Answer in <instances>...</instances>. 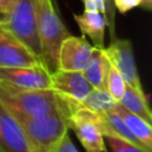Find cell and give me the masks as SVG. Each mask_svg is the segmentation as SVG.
I'll list each match as a JSON object with an SVG mask.
<instances>
[{"instance_id":"e0dca14e","label":"cell","mask_w":152,"mask_h":152,"mask_svg":"<svg viewBox=\"0 0 152 152\" xmlns=\"http://www.w3.org/2000/svg\"><path fill=\"white\" fill-rule=\"evenodd\" d=\"M126 88V82L124 81L122 76L119 74V71L110 64L108 75H107V81H106V89L107 91L113 96L115 101L119 102L121 99L124 91Z\"/></svg>"},{"instance_id":"5b68a950","label":"cell","mask_w":152,"mask_h":152,"mask_svg":"<svg viewBox=\"0 0 152 152\" xmlns=\"http://www.w3.org/2000/svg\"><path fill=\"white\" fill-rule=\"evenodd\" d=\"M69 128H72L78 141L87 152H106L103 134L100 131L97 114L80 106L69 116Z\"/></svg>"},{"instance_id":"277c9868","label":"cell","mask_w":152,"mask_h":152,"mask_svg":"<svg viewBox=\"0 0 152 152\" xmlns=\"http://www.w3.org/2000/svg\"><path fill=\"white\" fill-rule=\"evenodd\" d=\"M2 25L40 59V42L34 0H18L7 21Z\"/></svg>"},{"instance_id":"52a82bcc","label":"cell","mask_w":152,"mask_h":152,"mask_svg":"<svg viewBox=\"0 0 152 152\" xmlns=\"http://www.w3.org/2000/svg\"><path fill=\"white\" fill-rule=\"evenodd\" d=\"M0 81L24 89H52L51 74L42 64L32 66H0Z\"/></svg>"},{"instance_id":"30bf717a","label":"cell","mask_w":152,"mask_h":152,"mask_svg":"<svg viewBox=\"0 0 152 152\" xmlns=\"http://www.w3.org/2000/svg\"><path fill=\"white\" fill-rule=\"evenodd\" d=\"M0 152H32L30 142L17 121L0 104Z\"/></svg>"},{"instance_id":"5bb4252c","label":"cell","mask_w":152,"mask_h":152,"mask_svg":"<svg viewBox=\"0 0 152 152\" xmlns=\"http://www.w3.org/2000/svg\"><path fill=\"white\" fill-rule=\"evenodd\" d=\"M125 121L132 134L135 137V139L142 145V147L146 150V152H152V127L151 124L141 119L140 116L128 112L125 109L119 102L113 108Z\"/></svg>"},{"instance_id":"d6986e66","label":"cell","mask_w":152,"mask_h":152,"mask_svg":"<svg viewBox=\"0 0 152 152\" xmlns=\"http://www.w3.org/2000/svg\"><path fill=\"white\" fill-rule=\"evenodd\" d=\"M104 1V7H106V21H107V28L109 32V37H110V42L114 40L116 38L115 36V7H114V2L113 0H103Z\"/></svg>"},{"instance_id":"ba28073f","label":"cell","mask_w":152,"mask_h":152,"mask_svg":"<svg viewBox=\"0 0 152 152\" xmlns=\"http://www.w3.org/2000/svg\"><path fill=\"white\" fill-rule=\"evenodd\" d=\"M94 49L84 36H68L59 46L58 69L65 71H83Z\"/></svg>"},{"instance_id":"3957f363","label":"cell","mask_w":152,"mask_h":152,"mask_svg":"<svg viewBox=\"0 0 152 152\" xmlns=\"http://www.w3.org/2000/svg\"><path fill=\"white\" fill-rule=\"evenodd\" d=\"M70 114L63 110H57L51 114L32 118L18 119L32 152H56L58 144L69 128Z\"/></svg>"},{"instance_id":"2e32d148","label":"cell","mask_w":152,"mask_h":152,"mask_svg":"<svg viewBox=\"0 0 152 152\" xmlns=\"http://www.w3.org/2000/svg\"><path fill=\"white\" fill-rule=\"evenodd\" d=\"M118 101L113 99V96L106 89H96L93 88L88 96L80 102V106L96 114H101L108 110H112L116 106Z\"/></svg>"},{"instance_id":"ac0fdd59","label":"cell","mask_w":152,"mask_h":152,"mask_svg":"<svg viewBox=\"0 0 152 152\" xmlns=\"http://www.w3.org/2000/svg\"><path fill=\"white\" fill-rule=\"evenodd\" d=\"M103 138L107 139V142L113 152H142L137 146H134L131 142H128L124 139H120L118 137L108 135V137H103Z\"/></svg>"},{"instance_id":"9c48e42d","label":"cell","mask_w":152,"mask_h":152,"mask_svg":"<svg viewBox=\"0 0 152 152\" xmlns=\"http://www.w3.org/2000/svg\"><path fill=\"white\" fill-rule=\"evenodd\" d=\"M43 63L4 25H0V66H32Z\"/></svg>"},{"instance_id":"7a4b0ae2","label":"cell","mask_w":152,"mask_h":152,"mask_svg":"<svg viewBox=\"0 0 152 152\" xmlns=\"http://www.w3.org/2000/svg\"><path fill=\"white\" fill-rule=\"evenodd\" d=\"M34 1L40 42V59L46 70L52 74L58 70L59 46L70 33L56 12L52 0Z\"/></svg>"},{"instance_id":"7402d4cb","label":"cell","mask_w":152,"mask_h":152,"mask_svg":"<svg viewBox=\"0 0 152 152\" xmlns=\"http://www.w3.org/2000/svg\"><path fill=\"white\" fill-rule=\"evenodd\" d=\"M82 4L86 12H100L102 14L106 13L103 0H82Z\"/></svg>"},{"instance_id":"8fae6325","label":"cell","mask_w":152,"mask_h":152,"mask_svg":"<svg viewBox=\"0 0 152 152\" xmlns=\"http://www.w3.org/2000/svg\"><path fill=\"white\" fill-rule=\"evenodd\" d=\"M51 82L55 91L77 102H82L93 89L82 71H65L58 69L51 74Z\"/></svg>"},{"instance_id":"7c38bea8","label":"cell","mask_w":152,"mask_h":152,"mask_svg":"<svg viewBox=\"0 0 152 152\" xmlns=\"http://www.w3.org/2000/svg\"><path fill=\"white\" fill-rule=\"evenodd\" d=\"M74 19L78 25L82 36H87L91 40V45L97 49L104 48V30L107 28V21L104 14L100 12H83L82 14H75Z\"/></svg>"},{"instance_id":"6da1fadb","label":"cell","mask_w":152,"mask_h":152,"mask_svg":"<svg viewBox=\"0 0 152 152\" xmlns=\"http://www.w3.org/2000/svg\"><path fill=\"white\" fill-rule=\"evenodd\" d=\"M0 104L17 120L40 118L57 110L72 113L69 99L53 89H24L2 81Z\"/></svg>"},{"instance_id":"603a6c76","label":"cell","mask_w":152,"mask_h":152,"mask_svg":"<svg viewBox=\"0 0 152 152\" xmlns=\"http://www.w3.org/2000/svg\"><path fill=\"white\" fill-rule=\"evenodd\" d=\"M56 152H78V150L74 145V142H72L68 132L63 135L61 142L58 144V146L56 148Z\"/></svg>"},{"instance_id":"cb8c5ba5","label":"cell","mask_w":152,"mask_h":152,"mask_svg":"<svg viewBox=\"0 0 152 152\" xmlns=\"http://www.w3.org/2000/svg\"><path fill=\"white\" fill-rule=\"evenodd\" d=\"M139 7L145 11H151L152 10V0H140Z\"/></svg>"},{"instance_id":"4fadbf2b","label":"cell","mask_w":152,"mask_h":152,"mask_svg":"<svg viewBox=\"0 0 152 152\" xmlns=\"http://www.w3.org/2000/svg\"><path fill=\"white\" fill-rule=\"evenodd\" d=\"M109 66H110V62L107 55L104 53V50L95 48L88 64L86 65L82 72L93 88L106 89V81H107Z\"/></svg>"},{"instance_id":"44dd1931","label":"cell","mask_w":152,"mask_h":152,"mask_svg":"<svg viewBox=\"0 0 152 152\" xmlns=\"http://www.w3.org/2000/svg\"><path fill=\"white\" fill-rule=\"evenodd\" d=\"M18 0H0V25L5 24Z\"/></svg>"},{"instance_id":"ffe728a7","label":"cell","mask_w":152,"mask_h":152,"mask_svg":"<svg viewBox=\"0 0 152 152\" xmlns=\"http://www.w3.org/2000/svg\"><path fill=\"white\" fill-rule=\"evenodd\" d=\"M113 2L115 10L121 14H126L128 11L140 6V0H113Z\"/></svg>"},{"instance_id":"9a60e30c","label":"cell","mask_w":152,"mask_h":152,"mask_svg":"<svg viewBox=\"0 0 152 152\" xmlns=\"http://www.w3.org/2000/svg\"><path fill=\"white\" fill-rule=\"evenodd\" d=\"M119 103L128 112L140 116L148 124H152V113L145 93H139L131 86L126 84L125 91L119 100Z\"/></svg>"},{"instance_id":"8992f818","label":"cell","mask_w":152,"mask_h":152,"mask_svg":"<svg viewBox=\"0 0 152 152\" xmlns=\"http://www.w3.org/2000/svg\"><path fill=\"white\" fill-rule=\"evenodd\" d=\"M110 64L119 71L126 84L131 86L139 93H144L139 78L132 43L125 38H115L107 48H103Z\"/></svg>"}]
</instances>
